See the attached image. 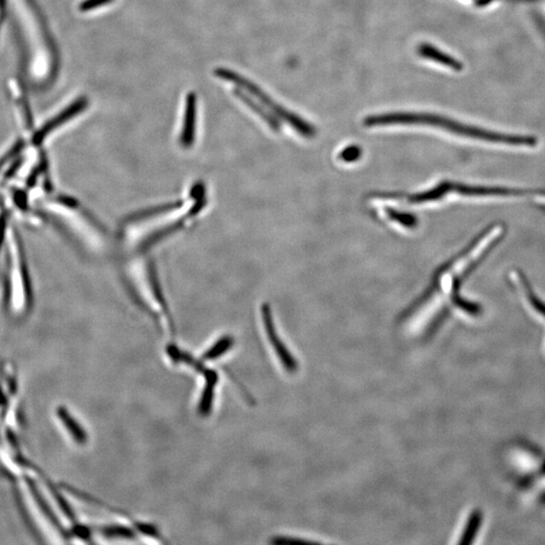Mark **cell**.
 Returning a JSON list of instances; mask_svg holds the SVG:
<instances>
[{
	"instance_id": "cell-18",
	"label": "cell",
	"mask_w": 545,
	"mask_h": 545,
	"mask_svg": "<svg viewBox=\"0 0 545 545\" xmlns=\"http://www.w3.org/2000/svg\"><path fill=\"white\" fill-rule=\"evenodd\" d=\"M24 141L17 142V144H15V146H13V148H11L10 150L8 151V153H6V155L1 158V159H0V170L6 166V163L10 162L13 158H15L17 154H20V151H22V149H24Z\"/></svg>"
},
{
	"instance_id": "cell-25",
	"label": "cell",
	"mask_w": 545,
	"mask_h": 545,
	"mask_svg": "<svg viewBox=\"0 0 545 545\" xmlns=\"http://www.w3.org/2000/svg\"><path fill=\"white\" fill-rule=\"evenodd\" d=\"M535 201L538 204L542 205V207H545V192H539L535 195Z\"/></svg>"
},
{
	"instance_id": "cell-10",
	"label": "cell",
	"mask_w": 545,
	"mask_h": 545,
	"mask_svg": "<svg viewBox=\"0 0 545 545\" xmlns=\"http://www.w3.org/2000/svg\"><path fill=\"white\" fill-rule=\"evenodd\" d=\"M57 414L64 426L66 427L67 431H69L70 435L73 438L74 442L80 445L87 443L88 434L85 429L81 426L80 423L77 421L73 415L65 407H59Z\"/></svg>"
},
{
	"instance_id": "cell-1",
	"label": "cell",
	"mask_w": 545,
	"mask_h": 545,
	"mask_svg": "<svg viewBox=\"0 0 545 545\" xmlns=\"http://www.w3.org/2000/svg\"><path fill=\"white\" fill-rule=\"evenodd\" d=\"M428 124L442 128L454 135L475 141L497 144V146L514 147V148H533L537 141L532 137L526 135H502L500 133L490 132L483 128H475L468 124L458 123L452 119L436 117L433 114H412V113H391L379 115L366 119L367 126H386V124Z\"/></svg>"
},
{
	"instance_id": "cell-9",
	"label": "cell",
	"mask_w": 545,
	"mask_h": 545,
	"mask_svg": "<svg viewBox=\"0 0 545 545\" xmlns=\"http://www.w3.org/2000/svg\"><path fill=\"white\" fill-rule=\"evenodd\" d=\"M196 94L189 92L186 97V108H185L184 126L181 135V144L183 146L191 147L195 137L196 123Z\"/></svg>"
},
{
	"instance_id": "cell-22",
	"label": "cell",
	"mask_w": 545,
	"mask_h": 545,
	"mask_svg": "<svg viewBox=\"0 0 545 545\" xmlns=\"http://www.w3.org/2000/svg\"><path fill=\"white\" fill-rule=\"evenodd\" d=\"M15 197L19 207L22 208V209H26L27 207H28V202H27V196L26 194H24V192H17V193L15 194Z\"/></svg>"
},
{
	"instance_id": "cell-15",
	"label": "cell",
	"mask_w": 545,
	"mask_h": 545,
	"mask_svg": "<svg viewBox=\"0 0 545 545\" xmlns=\"http://www.w3.org/2000/svg\"><path fill=\"white\" fill-rule=\"evenodd\" d=\"M386 214L389 218L397 221L398 223L406 226V227L413 228L417 225V217L412 214L396 211V210L391 209V208H387Z\"/></svg>"
},
{
	"instance_id": "cell-24",
	"label": "cell",
	"mask_w": 545,
	"mask_h": 545,
	"mask_svg": "<svg viewBox=\"0 0 545 545\" xmlns=\"http://www.w3.org/2000/svg\"><path fill=\"white\" fill-rule=\"evenodd\" d=\"M59 201L69 207H75L78 204L75 199L70 197H59Z\"/></svg>"
},
{
	"instance_id": "cell-4",
	"label": "cell",
	"mask_w": 545,
	"mask_h": 545,
	"mask_svg": "<svg viewBox=\"0 0 545 545\" xmlns=\"http://www.w3.org/2000/svg\"><path fill=\"white\" fill-rule=\"evenodd\" d=\"M262 316H263L267 336H268L276 354L279 357L283 368L287 372L294 374L299 368V364H298L297 359L292 356L290 350H288V348H286L282 339L278 336L275 323H274L273 320L272 309L268 304H264L262 306Z\"/></svg>"
},
{
	"instance_id": "cell-20",
	"label": "cell",
	"mask_w": 545,
	"mask_h": 545,
	"mask_svg": "<svg viewBox=\"0 0 545 545\" xmlns=\"http://www.w3.org/2000/svg\"><path fill=\"white\" fill-rule=\"evenodd\" d=\"M271 544H312V542L308 540L300 539V538H290L285 537V536H277V537L273 538L271 540Z\"/></svg>"
},
{
	"instance_id": "cell-23",
	"label": "cell",
	"mask_w": 545,
	"mask_h": 545,
	"mask_svg": "<svg viewBox=\"0 0 545 545\" xmlns=\"http://www.w3.org/2000/svg\"><path fill=\"white\" fill-rule=\"evenodd\" d=\"M22 163H24V159H19L17 160H15V164H13V166L11 167L10 170H8V172H6V179H10L13 177V175H15V172L17 171V170L20 169V167L22 166Z\"/></svg>"
},
{
	"instance_id": "cell-14",
	"label": "cell",
	"mask_w": 545,
	"mask_h": 545,
	"mask_svg": "<svg viewBox=\"0 0 545 545\" xmlns=\"http://www.w3.org/2000/svg\"><path fill=\"white\" fill-rule=\"evenodd\" d=\"M234 94L237 97V98L241 99L244 103H246V105L250 106V107L252 108L254 112H257V114L262 117V119H264L267 123L270 124L271 128H274V130H278V128H279V126H278V121H276L274 117H271V115L269 114L266 110H263L261 106L257 105V104L255 103L254 100H252V99H251L248 95L244 94L241 90L234 89Z\"/></svg>"
},
{
	"instance_id": "cell-13",
	"label": "cell",
	"mask_w": 545,
	"mask_h": 545,
	"mask_svg": "<svg viewBox=\"0 0 545 545\" xmlns=\"http://www.w3.org/2000/svg\"><path fill=\"white\" fill-rule=\"evenodd\" d=\"M420 54H421L423 57L433 59V60L436 61V62L442 63V64L445 65V66L451 67L454 70L461 69L460 63L456 62L451 57L445 55L442 52L434 49L433 47L422 46L421 49H420Z\"/></svg>"
},
{
	"instance_id": "cell-7",
	"label": "cell",
	"mask_w": 545,
	"mask_h": 545,
	"mask_svg": "<svg viewBox=\"0 0 545 545\" xmlns=\"http://www.w3.org/2000/svg\"><path fill=\"white\" fill-rule=\"evenodd\" d=\"M201 374L204 377L205 385L202 390V394H201L200 401H199L197 411L201 417H208L214 408L219 377L216 370L207 367L204 368Z\"/></svg>"
},
{
	"instance_id": "cell-12",
	"label": "cell",
	"mask_w": 545,
	"mask_h": 545,
	"mask_svg": "<svg viewBox=\"0 0 545 545\" xmlns=\"http://www.w3.org/2000/svg\"><path fill=\"white\" fill-rule=\"evenodd\" d=\"M234 345V339L232 336H223L211 345L204 354H202L201 359L203 361H216L219 357L225 356L228 350H232Z\"/></svg>"
},
{
	"instance_id": "cell-3",
	"label": "cell",
	"mask_w": 545,
	"mask_h": 545,
	"mask_svg": "<svg viewBox=\"0 0 545 545\" xmlns=\"http://www.w3.org/2000/svg\"><path fill=\"white\" fill-rule=\"evenodd\" d=\"M214 74H216L218 78L234 83V84L244 88L246 91L254 95V96L257 97V98L259 99L261 103H263L264 105L268 106L274 112L277 113L279 117H281L284 121H288V123L290 124L297 132H299L300 135H302L303 137H312L315 135V130H314L313 126L305 123L302 119H298L297 117H294L291 113L287 112L286 110H283L279 105L274 103L272 99L269 98L264 92H262L261 89H260L257 86H255L254 83L251 82V81L246 80L243 76L235 73L234 71L225 69V68H216V69L214 70Z\"/></svg>"
},
{
	"instance_id": "cell-8",
	"label": "cell",
	"mask_w": 545,
	"mask_h": 545,
	"mask_svg": "<svg viewBox=\"0 0 545 545\" xmlns=\"http://www.w3.org/2000/svg\"><path fill=\"white\" fill-rule=\"evenodd\" d=\"M511 282L520 295H522L526 304L532 309L535 313L545 318V304L539 298L536 297L535 292L531 289L530 285L526 281L521 273L514 271L510 275Z\"/></svg>"
},
{
	"instance_id": "cell-19",
	"label": "cell",
	"mask_w": 545,
	"mask_h": 545,
	"mask_svg": "<svg viewBox=\"0 0 545 545\" xmlns=\"http://www.w3.org/2000/svg\"><path fill=\"white\" fill-rule=\"evenodd\" d=\"M112 1L113 0H83L79 6V10L85 13V11L96 10V8L106 6Z\"/></svg>"
},
{
	"instance_id": "cell-2",
	"label": "cell",
	"mask_w": 545,
	"mask_h": 545,
	"mask_svg": "<svg viewBox=\"0 0 545 545\" xmlns=\"http://www.w3.org/2000/svg\"><path fill=\"white\" fill-rule=\"evenodd\" d=\"M451 194L463 198L481 199V200L487 199L488 200V199L516 197L521 195L522 192L516 189L504 188V187L472 186V185L454 183L451 181H443L428 191L407 196L406 200L409 203L419 204V203L442 200L445 196Z\"/></svg>"
},
{
	"instance_id": "cell-17",
	"label": "cell",
	"mask_w": 545,
	"mask_h": 545,
	"mask_svg": "<svg viewBox=\"0 0 545 545\" xmlns=\"http://www.w3.org/2000/svg\"><path fill=\"white\" fill-rule=\"evenodd\" d=\"M361 155V150L359 147H348L345 149L341 154H339L338 158L341 160L345 162H354L357 159H359Z\"/></svg>"
},
{
	"instance_id": "cell-6",
	"label": "cell",
	"mask_w": 545,
	"mask_h": 545,
	"mask_svg": "<svg viewBox=\"0 0 545 545\" xmlns=\"http://www.w3.org/2000/svg\"><path fill=\"white\" fill-rule=\"evenodd\" d=\"M71 492L73 493L74 495H76L78 498L83 499L84 501L88 502V503L100 506L101 508L112 511V512L115 513V514H119V516L128 518V519L130 520V523L133 524V526L135 527V530L139 531L142 535L149 536V537L156 538V539L160 540V542H166V544L168 542L163 537V535H160L159 529L155 525H153V524L139 521V520L135 519V517H133L132 515L126 513V511L121 510V509L119 508L112 507V506L104 503V502L100 501V500L89 496V495L86 494V493L80 492V491H77L76 489L71 490Z\"/></svg>"
},
{
	"instance_id": "cell-21",
	"label": "cell",
	"mask_w": 545,
	"mask_h": 545,
	"mask_svg": "<svg viewBox=\"0 0 545 545\" xmlns=\"http://www.w3.org/2000/svg\"><path fill=\"white\" fill-rule=\"evenodd\" d=\"M6 225H8V221H6V214H1V216H0V248H1L2 244H3L4 235H6Z\"/></svg>"
},
{
	"instance_id": "cell-11",
	"label": "cell",
	"mask_w": 545,
	"mask_h": 545,
	"mask_svg": "<svg viewBox=\"0 0 545 545\" xmlns=\"http://www.w3.org/2000/svg\"><path fill=\"white\" fill-rule=\"evenodd\" d=\"M95 530L108 539H137V530L121 524H107L97 527Z\"/></svg>"
},
{
	"instance_id": "cell-16",
	"label": "cell",
	"mask_w": 545,
	"mask_h": 545,
	"mask_svg": "<svg viewBox=\"0 0 545 545\" xmlns=\"http://www.w3.org/2000/svg\"><path fill=\"white\" fill-rule=\"evenodd\" d=\"M479 521H481V516L479 513H474L470 516L469 522H468L465 530L463 531V535H461V544H468L472 542V539H474L479 526Z\"/></svg>"
},
{
	"instance_id": "cell-5",
	"label": "cell",
	"mask_w": 545,
	"mask_h": 545,
	"mask_svg": "<svg viewBox=\"0 0 545 545\" xmlns=\"http://www.w3.org/2000/svg\"><path fill=\"white\" fill-rule=\"evenodd\" d=\"M87 106L88 99L86 98V97L83 96L76 99L73 103L67 106L63 112L58 113L54 119L47 121V123L44 124V126L40 128V130L36 133V135H33V144H35L36 146L42 144V142L46 139L50 133L53 132V130H55L56 128H58L59 126L67 123L70 119H73L75 115H78L79 113L82 112Z\"/></svg>"
}]
</instances>
